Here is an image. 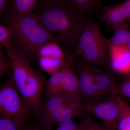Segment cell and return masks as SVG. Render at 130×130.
Instances as JSON below:
<instances>
[{
  "label": "cell",
  "mask_w": 130,
  "mask_h": 130,
  "mask_svg": "<svg viewBox=\"0 0 130 130\" xmlns=\"http://www.w3.org/2000/svg\"><path fill=\"white\" fill-rule=\"evenodd\" d=\"M33 13L66 52L74 54L79 33L90 19L86 14L81 12L71 0L37 5Z\"/></svg>",
  "instance_id": "6da1fadb"
},
{
  "label": "cell",
  "mask_w": 130,
  "mask_h": 130,
  "mask_svg": "<svg viewBox=\"0 0 130 130\" xmlns=\"http://www.w3.org/2000/svg\"><path fill=\"white\" fill-rule=\"evenodd\" d=\"M11 78L27 109L35 117L41 100L46 77L30 65L28 58L11 48L7 49Z\"/></svg>",
  "instance_id": "7a4b0ae2"
},
{
  "label": "cell",
  "mask_w": 130,
  "mask_h": 130,
  "mask_svg": "<svg viewBox=\"0 0 130 130\" xmlns=\"http://www.w3.org/2000/svg\"><path fill=\"white\" fill-rule=\"evenodd\" d=\"M77 58L74 69L79 82V94L83 101H98L117 94L116 86L112 75L109 71L98 65Z\"/></svg>",
  "instance_id": "3957f363"
},
{
  "label": "cell",
  "mask_w": 130,
  "mask_h": 130,
  "mask_svg": "<svg viewBox=\"0 0 130 130\" xmlns=\"http://www.w3.org/2000/svg\"><path fill=\"white\" fill-rule=\"evenodd\" d=\"M80 94L57 95L40 102L36 117L41 129H53L64 121L73 119L84 110Z\"/></svg>",
  "instance_id": "277c9868"
},
{
  "label": "cell",
  "mask_w": 130,
  "mask_h": 130,
  "mask_svg": "<svg viewBox=\"0 0 130 130\" xmlns=\"http://www.w3.org/2000/svg\"><path fill=\"white\" fill-rule=\"evenodd\" d=\"M10 25L14 28L11 48L28 58H35L38 49L47 42L58 43L34 13L18 19Z\"/></svg>",
  "instance_id": "5b68a950"
},
{
  "label": "cell",
  "mask_w": 130,
  "mask_h": 130,
  "mask_svg": "<svg viewBox=\"0 0 130 130\" xmlns=\"http://www.w3.org/2000/svg\"><path fill=\"white\" fill-rule=\"evenodd\" d=\"M100 23L89 19L79 33L74 48L77 58L107 68L109 67L107 38L101 32Z\"/></svg>",
  "instance_id": "8992f818"
},
{
  "label": "cell",
  "mask_w": 130,
  "mask_h": 130,
  "mask_svg": "<svg viewBox=\"0 0 130 130\" xmlns=\"http://www.w3.org/2000/svg\"><path fill=\"white\" fill-rule=\"evenodd\" d=\"M31 112L25 106L11 77L0 86V118L23 123L29 122Z\"/></svg>",
  "instance_id": "52a82bcc"
},
{
  "label": "cell",
  "mask_w": 130,
  "mask_h": 130,
  "mask_svg": "<svg viewBox=\"0 0 130 130\" xmlns=\"http://www.w3.org/2000/svg\"><path fill=\"white\" fill-rule=\"evenodd\" d=\"M71 94H80L77 76L73 67L69 66L51 74L46 81L42 96L47 98Z\"/></svg>",
  "instance_id": "ba28073f"
},
{
  "label": "cell",
  "mask_w": 130,
  "mask_h": 130,
  "mask_svg": "<svg viewBox=\"0 0 130 130\" xmlns=\"http://www.w3.org/2000/svg\"><path fill=\"white\" fill-rule=\"evenodd\" d=\"M117 94L98 101L86 103L84 111L89 114L96 116L102 124L110 130H117L120 108Z\"/></svg>",
  "instance_id": "9c48e42d"
},
{
  "label": "cell",
  "mask_w": 130,
  "mask_h": 130,
  "mask_svg": "<svg viewBox=\"0 0 130 130\" xmlns=\"http://www.w3.org/2000/svg\"><path fill=\"white\" fill-rule=\"evenodd\" d=\"M102 11L101 21L106 24L108 29L114 31L125 24L130 23V0L113 6L101 5L99 8Z\"/></svg>",
  "instance_id": "30bf717a"
},
{
  "label": "cell",
  "mask_w": 130,
  "mask_h": 130,
  "mask_svg": "<svg viewBox=\"0 0 130 130\" xmlns=\"http://www.w3.org/2000/svg\"><path fill=\"white\" fill-rule=\"evenodd\" d=\"M109 67L119 74L130 73V50L125 47L114 46L108 42Z\"/></svg>",
  "instance_id": "8fae6325"
},
{
  "label": "cell",
  "mask_w": 130,
  "mask_h": 130,
  "mask_svg": "<svg viewBox=\"0 0 130 130\" xmlns=\"http://www.w3.org/2000/svg\"><path fill=\"white\" fill-rule=\"evenodd\" d=\"M73 56H74V54L66 52L57 42L50 41L40 46L37 51L35 58L37 59L43 57L67 59Z\"/></svg>",
  "instance_id": "7c38bea8"
},
{
  "label": "cell",
  "mask_w": 130,
  "mask_h": 130,
  "mask_svg": "<svg viewBox=\"0 0 130 130\" xmlns=\"http://www.w3.org/2000/svg\"><path fill=\"white\" fill-rule=\"evenodd\" d=\"M37 5V0H13L9 25L16 20L33 13Z\"/></svg>",
  "instance_id": "4fadbf2b"
},
{
  "label": "cell",
  "mask_w": 130,
  "mask_h": 130,
  "mask_svg": "<svg viewBox=\"0 0 130 130\" xmlns=\"http://www.w3.org/2000/svg\"><path fill=\"white\" fill-rule=\"evenodd\" d=\"M114 31L113 36L107 38L108 42L114 46L126 47L130 50V23L119 27Z\"/></svg>",
  "instance_id": "5bb4252c"
},
{
  "label": "cell",
  "mask_w": 130,
  "mask_h": 130,
  "mask_svg": "<svg viewBox=\"0 0 130 130\" xmlns=\"http://www.w3.org/2000/svg\"><path fill=\"white\" fill-rule=\"evenodd\" d=\"M117 98L120 108L117 130H130V105L118 94Z\"/></svg>",
  "instance_id": "9a60e30c"
},
{
  "label": "cell",
  "mask_w": 130,
  "mask_h": 130,
  "mask_svg": "<svg viewBox=\"0 0 130 130\" xmlns=\"http://www.w3.org/2000/svg\"><path fill=\"white\" fill-rule=\"evenodd\" d=\"M77 117L80 121L82 130H110L102 123L96 122L84 110Z\"/></svg>",
  "instance_id": "2e32d148"
},
{
  "label": "cell",
  "mask_w": 130,
  "mask_h": 130,
  "mask_svg": "<svg viewBox=\"0 0 130 130\" xmlns=\"http://www.w3.org/2000/svg\"><path fill=\"white\" fill-rule=\"evenodd\" d=\"M14 31L13 25H6L0 23V47L6 49L11 47Z\"/></svg>",
  "instance_id": "e0dca14e"
},
{
  "label": "cell",
  "mask_w": 130,
  "mask_h": 130,
  "mask_svg": "<svg viewBox=\"0 0 130 130\" xmlns=\"http://www.w3.org/2000/svg\"><path fill=\"white\" fill-rule=\"evenodd\" d=\"M78 9L87 15L99 9L102 0H71Z\"/></svg>",
  "instance_id": "ac0fdd59"
},
{
  "label": "cell",
  "mask_w": 130,
  "mask_h": 130,
  "mask_svg": "<svg viewBox=\"0 0 130 130\" xmlns=\"http://www.w3.org/2000/svg\"><path fill=\"white\" fill-rule=\"evenodd\" d=\"M27 123L7 118H0V130H23Z\"/></svg>",
  "instance_id": "d6986e66"
},
{
  "label": "cell",
  "mask_w": 130,
  "mask_h": 130,
  "mask_svg": "<svg viewBox=\"0 0 130 130\" xmlns=\"http://www.w3.org/2000/svg\"><path fill=\"white\" fill-rule=\"evenodd\" d=\"M117 93L130 99V73L124 76V78L116 86Z\"/></svg>",
  "instance_id": "ffe728a7"
},
{
  "label": "cell",
  "mask_w": 130,
  "mask_h": 130,
  "mask_svg": "<svg viewBox=\"0 0 130 130\" xmlns=\"http://www.w3.org/2000/svg\"><path fill=\"white\" fill-rule=\"evenodd\" d=\"M3 48L0 47V78L5 74L9 75L11 71L10 61L5 55Z\"/></svg>",
  "instance_id": "44dd1931"
},
{
  "label": "cell",
  "mask_w": 130,
  "mask_h": 130,
  "mask_svg": "<svg viewBox=\"0 0 130 130\" xmlns=\"http://www.w3.org/2000/svg\"><path fill=\"white\" fill-rule=\"evenodd\" d=\"M55 130H82V128L80 124H77L72 119L60 123Z\"/></svg>",
  "instance_id": "7402d4cb"
},
{
  "label": "cell",
  "mask_w": 130,
  "mask_h": 130,
  "mask_svg": "<svg viewBox=\"0 0 130 130\" xmlns=\"http://www.w3.org/2000/svg\"><path fill=\"white\" fill-rule=\"evenodd\" d=\"M41 128L38 123H30L28 122L26 124L23 130H40Z\"/></svg>",
  "instance_id": "603a6c76"
},
{
  "label": "cell",
  "mask_w": 130,
  "mask_h": 130,
  "mask_svg": "<svg viewBox=\"0 0 130 130\" xmlns=\"http://www.w3.org/2000/svg\"><path fill=\"white\" fill-rule=\"evenodd\" d=\"M61 1V0H37V5L41 6L46 5L48 3L54 1Z\"/></svg>",
  "instance_id": "cb8c5ba5"
},
{
  "label": "cell",
  "mask_w": 130,
  "mask_h": 130,
  "mask_svg": "<svg viewBox=\"0 0 130 130\" xmlns=\"http://www.w3.org/2000/svg\"><path fill=\"white\" fill-rule=\"evenodd\" d=\"M6 4V0H0V14L2 13Z\"/></svg>",
  "instance_id": "d4e9b609"
},
{
  "label": "cell",
  "mask_w": 130,
  "mask_h": 130,
  "mask_svg": "<svg viewBox=\"0 0 130 130\" xmlns=\"http://www.w3.org/2000/svg\"><path fill=\"white\" fill-rule=\"evenodd\" d=\"M43 130L42 129H41V130ZM50 130H53V129Z\"/></svg>",
  "instance_id": "484cf974"
}]
</instances>
